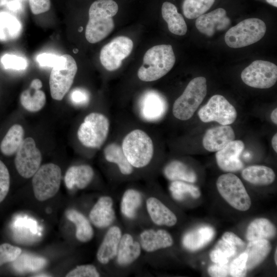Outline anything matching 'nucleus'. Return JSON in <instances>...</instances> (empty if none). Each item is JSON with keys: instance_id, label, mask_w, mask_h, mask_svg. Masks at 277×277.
<instances>
[{"instance_id": "1", "label": "nucleus", "mask_w": 277, "mask_h": 277, "mask_svg": "<svg viewBox=\"0 0 277 277\" xmlns=\"http://www.w3.org/2000/svg\"><path fill=\"white\" fill-rule=\"evenodd\" d=\"M118 9L117 3L113 0H97L91 4L85 30V37L88 42H99L112 31L114 28L112 17Z\"/></svg>"}, {"instance_id": "2", "label": "nucleus", "mask_w": 277, "mask_h": 277, "mask_svg": "<svg viewBox=\"0 0 277 277\" xmlns=\"http://www.w3.org/2000/svg\"><path fill=\"white\" fill-rule=\"evenodd\" d=\"M175 62V55L170 45L154 46L146 52L137 76L144 82L156 81L170 71Z\"/></svg>"}, {"instance_id": "3", "label": "nucleus", "mask_w": 277, "mask_h": 277, "mask_svg": "<svg viewBox=\"0 0 277 277\" xmlns=\"http://www.w3.org/2000/svg\"><path fill=\"white\" fill-rule=\"evenodd\" d=\"M121 147L133 168L146 167L153 156L152 140L146 132L141 129H134L127 133L123 140Z\"/></svg>"}, {"instance_id": "4", "label": "nucleus", "mask_w": 277, "mask_h": 277, "mask_svg": "<svg viewBox=\"0 0 277 277\" xmlns=\"http://www.w3.org/2000/svg\"><path fill=\"white\" fill-rule=\"evenodd\" d=\"M206 93V79L204 77L199 76L191 80L173 104L174 116L181 121L190 119L204 100Z\"/></svg>"}, {"instance_id": "5", "label": "nucleus", "mask_w": 277, "mask_h": 277, "mask_svg": "<svg viewBox=\"0 0 277 277\" xmlns=\"http://www.w3.org/2000/svg\"><path fill=\"white\" fill-rule=\"evenodd\" d=\"M110 129L107 117L100 112L87 115L77 132L78 140L84 146L98 148L106 141Z\"/></svg>"}, {"instance_id": "6", "label": "nucleus", "mask_w": 277, "mask_h": 277, "mask_svg": "<svg viewBox=\"0 0 277 277\" xmlns=\"http://www.w3.org/2000/svg\"><path fill=\"white\" fill-rule=\"evenodd\" d=\"M266 31V26L262 20L249 18L230 28L225 34V41L230 48L244 47L260 41Z\"/></svg>"}, {"instance_id": "7", "label": "nucleus", "mask_w": 277, "mask_h": 277, "mask_svg": "<svg viewBox=\"0 0 277 277\" xmlns=\"http://www.w3.org/2000/svg\"><path fill=\"white\" fill-rule=\"evenodd\" d=\"M217 191L232 207L241 211L248 210L251 200L241 180L232 173L221 175L216 182Z\"/></svg>"}, {"instance_id": "8", "label": "nucleus", "mask_w": 277, "mask_h": 277, "mask_svg": "<svg viewBox=\"0 0 277 277\" xmlns=\"http://www.w3.org/2000/svg\"><path fill=\"white\" fill-rule=\"evenodd\" d=\"M62 61L53 67L49 77L51 97L61 101L71 88L77 70L76 63L69 54H64Z\"/></svg>"}, {"instance_id": "9", "label": "nucleus", "mask_w": 277, "mask_h": 277, "mask_svg": "<svg viewBox=\"0 0 277 277\" xmlns=\"http://www.w3.org/2000/svg\"><path fill=\"white\" fill-rule=\"evenodd\" d=\"M61 178L62 171L58 165L48 163L40 166L32 181L35 198L45 201L53 197L60 189Z\"/></svg>"}, {"instance_id": "10", "label": "nucleus", "mask_w": 277, "mask_h": 277, "mask_svg": "<svg viewBox=\"0 0 277 277\" xmlns=\"http://www.w3.org/2000/svg\"><path fill=\"white\" fill-rule=\"evenodd\" d=\"M234 107L223 96L215 94L198 111L200 119L204 123L216 122L221 125H229L237 117Z\"/></svg>"}, {"instance_id": "11", "label": "nucleus", "mask_w": 277, "mask_h": 277, "mask_svg": "<svg viewBox=\"0 0 277 277\" xmlns=\"http://www.w3.org/2000/svg\"><path fill=\"white\" fill-rule=\"evenodd\" d=\"M241 78L250 87L269 88L276 82L277 66L268 61L255 60L242 71Z\"/></svg>"}, {"instance_id": "12", "label": "nucleus", "mask_w": 277, "mask_h": 277, "mask_svg": "<svg viewBox=\"0 0 277 277\" xmlns=\"http://www.w3.org/2000/svg\"><path fill=\"white\" fill-rule=\"evenodd\" d=\"M42 154L32 137L24 139L16 152L14 163L18 173L23 177L33 176L40 167Z\"/></svg>"}, {"instance_id": "13", "label": "nucleus", "mask_w": 277, "mask_h": 277, "mask_svg": "<svg viewBox=\"0 0 277 277\" xmlns=\"http://www.w3.org/2000/svg\"><path fill=\"white\" fill-rule=\"evenodd\" d=\"M133 47V42L130 38L116 37L101 49L100 59L102 65L108 71L117 69L122 61L130 54Z\"/></svg>"}, {"instance_id": "14", "label": "nucleus", "mask_w": 277, "mask_h": 277, "mask_svg": "<svg viewBox=\"0 0 277 277\" xmlns=\"http://www.w3.org/2000/svg\"><path fill=\"white\" fill-rule=\"evenodd\" d=\"M245 246V242L235 233L225 232L210 251V260L214 263L228 264L229 259L235 255L238 250Z\"/></svg>"}, {"instance_id": "15", "label": "nucleus", "mask_w": 277, "mask_h": 277, "mask_svg": "<svg viewBox=\"0 0 277 277\" xmlns=\"http://www.w3.org/2000/svg\"><path fill=\"white\" fill-rule=\"evenodd\" d=\"M245 148L241 140H233L222 149L216 151L215 159L219 167L225 172H234L241 170L244 165L240 156Z\"/></svg>"}, {"instance_id": "16", "label": "nucleus", "mask_w": 277, "mask_h": 277, "mask_svg": "<svg viewBox=\"0 0 277 277\" xmlns=\"http://www.w3.org/2000/svg\"><path fill=\"white\" fill-rule=\"evenodd\" d=\"M230 25V19L226 10L222 8L216 9L196 18L195 26L202 33L212 36L217 31L227 29Z\"/></svg>"}, {"instance_id": "17", "label": "nucleus", "mask_w": 277, "mask_h": 277, "mask_svg": "<svg viewBox=\"0 0 277 277\" xmlns=\"http://www.w3.org/2000/svg\"><path fill=\"white\" fill-rule=\"evenodd\" d=\"M140 108L144 118L154 121L164 115L167 109V103L161 94L154 90H149L141 97Z\"/></svg>"}, {"instance_id": "18", "label": "nucleus", "mask_w": 277, "mask_h": 277, "mask_svg": "<svg viewBox=\"0 0 277 277\" xmlns=\"http://www.w3.org/2000/svg\"><path fill=\"white\" fill-rule=\"evenodd\" d=\"M89 218L91 223L98 228L110 226L115 219L112 197L108 195L101 196L91 209Z\"/></svg>"}, {"instance_id": "19", "label": "nucleus", "mask_w": 277, "mask_h": 277, "mask_svg": "<svg viewBox=\"0 0 277 277\" xmlns=\"http://www.w3.org/2000/svg\"><path fill=\"white\" fill-rule=\"evenodd\" d=\"M235 133L229 125H221L208 129L203 138V145L210 152H216L234 140Z\"/></svg>"}, {"instance_id": "20", "label": "nucleus", "mask_w": 277, "mask_h": 277, "mask_svg": "<svg viewBox=\"0 0 277 277\" xmlns=\"http://www.w3.org/2000/svg\"><path fill=\"white\" fill-rule=\"evenodd\" d=\"M139 242L143 250L152 253L171 247L173 244V239L171 235L164 229H147L140 233Z\"/></svg>"}, {"instance_id": "21", "label": "nucleus", "mask_w": 277, "mask_h": 277, "mask_svg": "<svg viewBox=\"0 0 277 277\" xmlns=\"http://www.w3.org/2000/svg\"><path fill=\"white\" fill-rule=\"evenodd\" d=\"M122 235L118 226H113L108 229L96 253L97 260L100 263L107 264L116 257Z\"/></svg>"}, {"instance_id": "22", "label": "nucleus", "mask_w": 277, "mask_h": 277, "mask_svg": "<svg viewBox=\"0 0 277 277\" xmlns=\"http://www.w3.org/2000/svg\"><path fill=\"white\" fill-rule=\"evenodd\" d=\"M146 207L150 219L155 225L172 227L176 224V215L156 197L148 198Z\"/></svg>"}, {"instance_id": "23", "label": "nucleus", "mask_w": 277, "mask_h": 277, "mask_svg": "<svg viewBox=\"0 0 277 277\" xmlns=\"http://www.w3.org/2000/svg\"><path fill=\"white\" fill-rule=\"evenodd\" d=\"M141 251L140 242L134 240L130 234H122L115 257L116 262L121 266H128L140 257Z\"/></svg>"}, {"instance_id": "24", "label": "nucleus", "mask_w": 277, "mask_h": 277, "mask_svg": "<svg viewBox=\"0 0 277 277\" xmlns=\"http://www.w3.org/2000/svg\"><path fill=\"white\" fill-rule=\"evenodd\" d=\"M43 84L38 78L32 80L28 89L25 90L20 96L22 106L27 111L35 112L41 110L46 102L44 92L41 90Z\"/></svg>"}, {"instance_id": "25", "label": "nucleus", "mask_w": 277, "mask_h": 277, "mask_svg": "<svg viewBox=\"0 0 277 277\" xmlns=\"http://www.w3.org/2000/svg\"><path fill=\"white\" fill-rule=\"evenodd\" d=\"M214 235L213 227L208 225L201 226L186 233L182 239V244L187 250L195 251L210 243Z\"/></svg>"}, {"instance_id": "26", "label": "nucleus", "mask_w": 277, "mask_h": 277, "mask_svg": "<svg viewBox=\"0 0 277 277\" xmlns=\"http://www.w3.org/2000/svg\"><path fill=\"white\" fill-rule=\"evenodd\" d=\"M94 171L88 165L72 166L68 168L65 175V183L67 188L72 189L85 188L92 181Z\"/></svg>"}, {"instance_id": "27", "label": "nucleus", "mask_w": 277, "mask_h": 277, "mask_svg": "<svg viewBox=\"0 0 277 277\" xmlns=\"http://www.w3.org/2000/svg\"><path fill=\"white\" fill-rule=\"evenodd\" d=\"M271 250L269 240H257L249 242L245 250L247 255V269L252 270L262 263Z\"/></svg>"}, {"instance_id": "28", "label": "nucleus", "mask_w": 277, "mask_h": 277, "mask_svg": "<svg viewBox=\"0 0 277 277\" xmlns=\"http://www.w3.org/2000/svg\"><path fill=\"white\" fill-rule=\"evenodd\" d=\"M276 234L275 226L268 219L263 217L256 218L248 226L246 238L249 242L273 238Z\"/></svg>"}, {"instance_id": "29", "label": "nucleus", "mask_w": 277, "mask_h": 277, "mask_svg": "<svg viewBox=\"0 0 277 277\" xmlns=\"http://www.w3.org/2000/svg\"><path fill=\"white\" fill-rule=\"evenodd\" d=\"M242 177L250 184L258 186L271 184L275 180V174L270 167L263 165H252L243 169Z\"/></svg>"}, {"instance_id": "30", "label": "nucleus", "mask_w": 277, "mask_h": 277, "mask_svg": "<svg viewBox=\"0 0 277 277\" xmlns=\"http://www.w3.org/2000/svg\"><path fill=\"white\" fill-rule=\"evenodd\" d=\"M162 15L166 22L168 28L172 33L178 35H185L187 27L182 14L177 12L176 7L170 2H164L162 7Z\"/></svg>"}, {"instance_id": "31", "label": "nucleus", "mask_w": 277, "mask_h": 277, "mask_svg": "<svg viewBox=\"0 0 277 277\" xmlns=\"http://www.w3.org/2000/svg\"><path fill=\"white\" fill-rule=\"evenodd\" d=\"M163 173L165 177L171 181H181L194 183L197 180L195 171L179 160H173L168 163L164 168Z\"/></svg>"}, {"instance_id": "32", "label": "nucleus", "mask_w": 277, "mask_h": 277, "mask_svg": "<svg viewBox=\"0 0 277 277\" xmlns=\"http://www.w3.org/2000/svg\"><path fill=\"white\" fill-rule=\"evenodd\" d=\"M68 220L75 226L76 238L80 242H87L93 237L94 231L88 219L78 211L71 209L66 212Z\"/></svg>"}, {"instance_id": "33", "label": "nucleus", "mask_w": 277, "mask_h": 277, "mask_svg": "<svg viewBox=\"0 0 277 277\" xmlns=\"http://www.w3.org/2000/svg\"><path fill=\"white\" fill-rule=\"evenodd\" d=\"M24 130L19 124L11 126L0 144L1 152L5 155L11 156L16 152L24 140Z\"/></svg>"}, {"instance_id": "34", "label": "nucleus", "mask_w": 277, "mask_h": 277, "mask_svg": "<svg viewBox=\"0 0 277 277\" xmlns=\"http://www.w3.org/2000/svg\"><path fill=\"white\" fill-rule=\"evenodd\" d=\"M104 155L107 161L115 164L122 174H131L133 167L127 159L122 147L115 143L108 144L104 149Z\"/></svg>"}, {"instance_id": "35", "label": "nucleus", "mask_w": 277, "mask_h": 277, "mask_svg": "<svg viewBox=\"0 0 277 277\" xmlns=\"http://www.w3.org/2000/svg\"><path fill=\"white\" fill-rule=\"evenodd\" d=\"M22 30V24L15 16L6 12H0V41L16 38Z\"/></svg>"}, {"instance_id": "36", "label": "nucleus", "mask_w": 277, "mask_h": 277, "mask_svg": "<svg viewBox=\"0 0 277 277\" xmlns=\"http://www.w3.org/2000/svg\"><path fill=\"white\" fill-rule=\"evenodd\" d=\"M47 263V261L44 258L28 253H21L12 262V266L19 273L33 272L43 268Z\"/></svg>"}, {"instance_id": "37", "label": "nucleus", "mask_w": 277, "mask_h": 277, "mask_svg": "<svg viewBox=\"0 0 277 277\" xmlns=\"http://www.w3.org/2000/svg\"><path fill=\"white\" fill-rule=\"evenodd\" d=\"M142 202L141 193L137 190L129 189L124 193L120 204L122 214L128 219H134Z\"/></svg>"}, {"instance_id": "38", "label": "nucleus", "mask_w": 277, "mask_h": 277, "mask_svg": "<svg viewBox=\"0 0 277 277\" xmlns=\"http://www.w3.org/2000/svg\"><path fill=\"white\" fill-rule=\"evenodd\" d=\"M169 188L173 198L178 201L184 200L187 196L197 199L201 194L197 186L184 181H172Z\"/></svg>"}, {"instance_id": "39", "label": "nucleus", "mask_w": 277, "mask_h": 277, "mask_svg": "<svg viewBox=\"0 0 277 277\" xmlns=\"http://www.w3.org/2000/svg\"><path fill=\"white\" fill-rule=\"evenodd\" d=\"M214 2L215 0H184L183 13L187 18H196L207 12Z\"/></svg>"}, {"instance_id": "40", "label": "nucleus", "mask_w": 277, "mask_h": 277, "mask_svg": "<svg viewBox=\"0 0 277 277\" xmlns=\"http://www.w3.org/2000/svg\"><path fill=\"white\" fill-rule=\"evenodd\" d=\"M247 255L245 252L241 253L232 260L229 267V275L232 277H242L247 273Z\"/></svg>"}, {"instance_id": "41", "label": "nucleus", "mask_w": 277, "mask_h": 277, "mask_svg": "<svg viewBox=\"0 0 277 277\" xmlns=\"http://www.w3.org/2000/svg\"><path fill=\"white\" fill-rule=\"evenodd\" d=\"M1 63L6 69L25 70L28 66L27 60L14 54H5L1 58Z\"/></svg>"}, {"instance_id": "42", "label": "nucleus", "mask_w": 277, "mask_h": 277, "mask_svg": "<svg viewBox=\"0 0 277 277\" xmlns=\"http://www.w3.org/2000/svg\"><path fill=\"white\" fill-rule=\"evenodd\" d=\"M22 253V249L8 243L0 245V266L7 263L13 262Z\"/></svg>"}, {"instance_id": "43", "label": "nucleus", "mask_w": 277, "mask_h": 277, "mask_svg": "<svg viewBox=\"0 0 277 277\" xmlns=\"http://www.w3.org/2000/svg\"><path fill=\"white\" fill-rule=\"evenodd\" d=\"M66 277H99L100 274L95 266L91 264L76 266L69 271Z\"/></svg>"}, {"instance_id": "44", "label": "nucleus", "mask_w": 277, "mask_h": 277, "mask_svg": "<svg viewBox=\"0 0 277 277\" xmlns=\"http://www.w3.org/2000/svg\"><path fill=\"white\" fill-rule=\"evenodd\" d=\"M10 174L8 168L0 160V203L7 196L10 188Z\"/></svg>"}, {"instance_id": "45", "label": "nucleus", "mask_w": 277, "mask_h": 277, "mask_svg": "<svg viewBox=\"0 0 277 277\" xmlns=\"http://www.w3.org/2000/svg\"><path fill=\"white\" fill-rule=\"evenodd\" d=\"M63 59V55H57L52 53H43L36 57V61L41 67H52L60 63Z\"/></svg>"}, {"instance_id": "46", "label": "nucleus", "mask_w": 277, "mask_h": 277, "mask_svg": "<svg viewBox=\"0 0 277 277\" xmlns=\"http://www.w3.org/2000/svg\"><path fill=\"white\" fill-rule=\"evenodd\" d=\"M33 14L37 15L48 11L51 6L50 0H29Z\"/></svg>"}, {"instance_id": "47", "label": "nucleus", "mask_w": 277, "mask_h": 277, "mask_svg": "<svg viewBox=\"0 0 277 277\" xmlns=\"http://www.w3.org/2000/svg\"><path fill=\"white\" fill-rule=\"evenodd\" d=\"M70 98L72 103L76 105H84L89 102V95L85 89L76 88L71 92Z\"/></svg>"}, {"instance_id": "48", "label": "nucleus", "mask_w": 277, "mask_h": 277, "mask_svg": "<svg viewBox=\"0 0 277 277\" xmlns=\"http://www.w3.org/2000/svg\"><path fill=\"white\" fill-rule=\"evenodd\" d=\"M215 263L209 266L208 272L212 277H225L229 274V267L227 265Z\"/></svg>"}, {"instance_id": "49", "label": "nucleus", "mask_w": 277, "mask_h": 277, "mask_svg": "<svg viewBox=\"0 0 277 277\" xmlns=\"http://www.w3.org/2000/svg\"><path fill=\"white\" fill-rule=\"evenodd\" d=\"M6 5L9 9L16 12L21 10L22 8V4L18 0L8 1Z\"/></svg>"}, {"instance_id": "50", "label": "nucleus", "mask_w": 277, "mask_h": 277, "mask_svg": "<svg viewBox=\"0 0 277 277\" xmlns=\"http://www.w3.org/2000/svg\"><path fill=\"white\" fill-rule=\"evenodd\" d=\"M270 118L272 122L275 125L277 124V109L275 108L271 112Z\"/></svg>"}, {"instance_id": "51", "label": "nucleus", "mask_w": 277, "mask_h": 277, "mask_svg": "<svg viewBox=\"0 0 277 277\" xmlns=\"http://www.w3.org/2000/svg\"><path fill=\"white\" fill-rule=\"evenodd\" d=\"M272 148L275 152H277V134L275 133L271 140Z\"/></svg>"}, {"instance_id": "52", "label": "nucleus", "mask_w": 277, "mask_h": 277, "mask_svg": "<svg viewBox=\"0 0 277 277\" xmlns=\"http://www.w3.org/2000/svg\"><path fill=\"white\" fill-rule=\"evenodd\" d=\"M266 1L273 6L277 7V0H266Z\"/></svg>"}, {"instance_id": "53", "label": "nucleus", "mask_w": 277, "mask_h": 277, "mask_svg": "<svg viewBox=\"0 0 277 277\" xmlns=\"http://www.w3.org/2000/svg\"><path fill=\"white\" fill-rule=\"evenodd\" d=\"M7 2L8 0H0V7L6 5Z\"/></svg>"}, {"instance_id": "54", "label": "nucleus", "mask_w": 277, "mask_h": 277, "mask_svg": "<svg viewBox=\"0 0 277 277\" xmlns=\"http://www.w3.org/2000/svg\"><path fill=\"white\" fill-rule=\"evenodd\" d=\"M276 256H277V249L276 248L274 251V263L276 265H277Z\"/></svg>"}, {"instance_id": "55", "label": "nucleus", "mask_w": 277, "mask_h": 277, "mask_svg": "<svg viewBox=\"0 0 277 277\" xmlns=\"http://www.w3.org/2000/svg\"><path fill=\"white\" fill-rule=\"evenodd\" d=\"M35 276H50V275H48L47 274H38V275H35Z\"/></svg>"}]
</instances>
